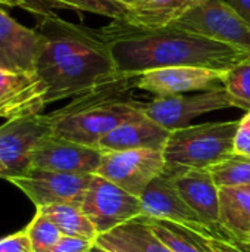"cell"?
<instances>
[{"label":"cell","mask_w":250,"mask_h":252,"mask_svg":"<svg viewBox=\"0 0 250 252\" xmlns=\"http://www.w3.org/2000/svg\"><path fill=\"white\" fill-rule=\"evenodd\" d=\"M221 224L239 241L250 242V190L220 188Z\"/></svg>","instance_id":"cell-20"},{"label":"cell","mask_w":250,"mask_h":252,"mask_svg":"<svg viewBox=\"0 0 250 252\" xmlns=\"http://www.w3.org/2000/svg\"><path fill=\"white\" fill-rule=\"evenodd\" d=\"M0 252H32L27 230L22 229L0 239Z\"/></svg>","instance_id":"cell-28"},{"label":"cell","mask_w":250,"mask_h":252,"mask_svg":"<svg viewBox=\"0 0 250 252\" xmlns=\"http://www.w3.org/2000/svg\"><path fill=\"white\" fill-rule=\"evenodd\" d=\"M25 230L29 238L32 252H50L63 236L57 226L40 211H35V216Z\"/></svg>","instance_id":"cell-26"},{"label":"cell","mask_w":250,"mask_h":252,"mask_svg":"<svg viewBox=\"0 0 250 252\" xmlns=\"http://www.w3.org/2000/svg\"><path fill=\"white\" fill-rule=\"evenodd\" d=\"M227 108H236L225 87H218L194 94L153 97L144 105V115L164 128L172 131L187 127L194 118Z\"/></svg>","instance_id":"cell-10"},{"label":"cell","mask_w":250,"mask_h":252,"mask_svg":"<svg viewBox=\"0 0 250 252\" xmlns=\"http://www.w3.org/2000/svg\"><path fill=\"white\" fill-rule=\"evenodd\" d=\"M44 46L37 28H28L0 7V68L35 71Z\"/></svg>","instance_id":"cell-15"},{"label":"cell","mask_w":250,"mask_h":252,"mask_svg":"<svg viewBox=\"0 0 250 252\" xmlns=\"http://www.w3.org/2000/svg\"><path fill=\"white\" fill-rule=\"evenodd\" d=\"M233 152L237 155L250 157V111L246 112V115L242 120H239V127L234 136Z\"/></svg>","instance_id":"cell-27"},{"label":"cell","mask_w":250,"mask_h":252,"mask_svg":"<svg viewBox=\"0 0 250 252\" xmlns=\"http://www.w3.org/2000/svg\"><path fill=\"white\" fill-rule=\"evenodd\" d=\"M88 252H109V251H106V250H103V248H100V247H97L96 244H94V247L90 250Z\"/></svg>","instance_id":"cell-33"},{"label":"cell","mask_w":250,"mask_h":252,"mask_svg":"<svg viewBox=\"0 0 250 252\" xmlns=\"http://www.w3.org/2000/svg\"><path fill=\"white\" fill-rule=\"evenodd\" d=\"M169 27L225 43L250 53V25L227 0H205Z\"/></svg>","instance_id":"cell-5"},{"label":"cell","mask_w":250,"mask_h":252,"mask_svg":"<svg viewBox=\"0 0 250 252\" xmlns=\"http://www.w3.org/2000/svg\"><path fill=\"white\" fill-rule=\"evenodd\" d=\"M239 121L203 123L172 130L162 152L168 165L209 168L233 152Z\"/></svg>","instance_id":"cell-4"},{"label":"cell","mask_w":250,"mask_h":252,"mask_svg":"<svg viewBox=\"0 0 250 252\" xmlns=\"http://www.w3.org/2000/svg\"><path fill=\"white\" fill-rule=\"evenodd\" d=\"M165 171L171 176L180 196L202 221L222 235H231L221 224L220 188L215 185L209 168H184L167 164Z\"/></svg>","instance_id":"cell-12"},{"label":"cell","mask_w":250,"mask_h":252,"mask_svg":"<svg viewBox=\"0 0 250 252\" xmlns=\"http://www.w3.org/2000/svg\"><path fill=\"white\" fill-rule=\"evenodd\" d=\"M50 136L47 114L13 118L0 126V164L6 170V177L27 171L34 152Z\"/></svg>","instance_id":"cell-9"},{"label":"cell","mask_w":250,"mask_h":252,"mask_svg":"<svg viewBox=\"0 0 250 252\" xmlns=\"http://www.w3.org/2000/svg\"><path fill=\"white\" fill-rule=\"evenodd\" d=\"M205 0H134L122 21L139 28H165Z\"/></svg>","instance_id":"cell-19"},{"label":"cell","mask_w":250,"mask_h":252,"mask_svg":"<svg viewBox=\"0 0 250 252\" xmlns=\"http://www.w3.org/2000/svg\"><path fill=\"white\" fill-rule=\"evenodd\" d=\"M118 1H121L122 4H125V6H128V7H130V6L133 4V1H134V0H118Z\"/></svg>","instance_id":"cell-35"},{"label":"cell","mask_w":250,"mask_h":252,"mask_svg":"<svg viewBox=\"0 0 250 252\" xmlns=\"http://www.w3.org/2000/svg\"><path fill=\"white\" fill-rule=\"evenodd\" d=\"M144 217L155 220H165L180 226L187 227L189 230L215 239H231V235H222L208 226L200 217L186 204L175 189L171 176L164 170V173L156 177L141 193L140 196Z\"/></svg>","instance_id":"cell-11"},{"label":"cell","mask_w":250,"mask_h":252,"mask_svg":"<svg viewBox=\"0 0 250 252\" xmlns=\"http://www.w3.org/2000/svg\"><path fill=\"white\" fill-rule=\"evenodd\" d=\"M0 6H9V7H22L28 12L35 13L37 16L49 12V6L43 0H0Z\"/></svg>","instance_id":"cell-31"},{"label":"cell","mask_w":250,"mask_h":252,"mask_svg":"<svg viewBox=\"0 0 250 252\" xmlns=\"http://www.w3.org/2000/svg\"><path fill=\"white\" fill-rule=\"evenodd\" d=\"M94 244L109 252H174L153 233L144 217L99 235Z\"/></svg>","instance_id":"cell-18"},{"label":"cell","mask_w":250,"mask_h":252,"mask_svg":"<svg viewBox=\"0 0 250 252\" xmlns=\"http://www.w3.org/2000/svg\"><path fill=\"white\" fill-rule=\"evenodd\" d=\"M102 161L97 148L50 136L34 152L31 167L59 173L96 174Z\"/></svg>","instance_id":"cell-16"},{"label":"cell","mask_w":250,"mask_h":252,"mask_svg":"<svg viewBox=\"0 0 250 252\" xmlns=\"http://www.w3.org/2000/svg\"><path fill=\"white\" fill-rule=\"evenodd\" d=\"M171 131L152 121L146 115L127 121L106 134L97 149L102 154L131 151V149H159L162 151Z\"/></svg>","instance_id":"cell-17"},{"label":"cell","mask_w":250,"mask_h":252,"mask_svg":"<svg viewBox=\"0 0 250 252\" xmlns=\"http://www.w3.org/2000/svg\"><path fill=\"white\" fill-rule=\"evenodd\" d=\"M93 247H94V241L63 235L50 252H88Z\"/></svg>","instance_id":"cell-30"},{"label":"cell","mask_w":250,"mask_h":252,"mask_svg":"<svg viewBox=\"0 0 250 252\" xmlns=\"http://www.w3.org/2000/svg\"><path fill=\"white\" fill-rule=\"evenodd\" d=\"M80 207L99 235L111 232L112 229L134 219L144 217L139 196L128 193L97 174L93 176Z\"/></svg>","instance_id":"cell-7"},{"label":"cell","mask_w":250,"mask_h":252,"mask_svg":"<svg viewBox=\"0 0 250 252\" xmlns=\"http://www.w3.org/2000/svg\"><path fill=\"white\" fill-rule=\"evenodd\" d=\"M44 37L35 72L46 84L47 105L77 97L119 75L100 28L69 22L53 12L38 16Z\"/></svg>","instance_id":"cell-1"},{"label":"cell","mask_w":250,"mask_h":252,"mask_svg":"<svg viewBox=\"0 0 250 252\" xmlns=\"http://www.w3.org/2000/svg\"><path fill=\"white\" fill-rule=\"evenodd\" d=\"M46 84L35 71L0 68V118L13 120L41 114L47 106Z\"/></svg>","instance_id":"cell-14"},{"label":"cell","mask_w":250,"mask_h":252,"mask_svg":"<svg viewBox=\"0 0 250 252\" xmlns=\"http://www.w3.org/2000/svg\"><path fill=\"white\" fill-rule=\"evenodd\" d=\"M94 174H72L29 167L27 171L4 180L18 188L35 208L53 204L81 205Z\"/></svg>","instance_id":"cell-6"},{"label":"cell","mask_w":250,"mask_h":252,"mask_svg":"<svg viewBox=\"0 0 250 252\" xmlns=\"http://www.w3.org/2000/svg\"><path fill=\"white\" fill-rule=\"evenodd\" d=\"M205 244L211 252H250V242L239 241L236 238L231 239H215L205 238Z\"/></svg>","instance_id":"cell-29"},{"label":"cell","mask_w":250,"mask_h":252,"mask_svg":"<svg viewBox=\"0 0 250 252\" xmlns=\"http://www.w3.org/2000/svg\"><path fill=\"white\" fill-rule=\"evenodd\" d=\"M248 189H249V190H250V186H248Z\"/></svg>","instance_id":"cell-36"},{"label":"cell","mask_w":250,"mask_h":252,"mask_svg":"<svg viewBox=\"0 0 250 252\" xmlns=\"http://www.w3.org/2000/svg\"><path fill=\"white\" fill-rule=\"evenodd\" d=\"M137 77L119 74L47 114L52 136L96 148L121 124L143 117L146 102L134 96V90H139Z\"/></svg>","instance_id":"cell-3"},{"label":"cell","mask_w":250,"mask_h":252,"mask_svg":"<svg viewBox=\"0 0 250 252\" xmlns=\"http://www.w3.org/2000/svg\"><path fill=\"white\" fill-rule=\"evenodd\" d=\"M218 188H248L250 186V157L231 154L218 164L209 167Z\"/></svg>","instance_id":"cell-23"},{"label":"cell","mask_w":250,"mask_h":252,"mask_svg":"<svg viewBox=\"0 0 250 252\" xmlns=\"http://www.w3.org/2000/svg\"><path fill=\"white\" fill-rule=\"evenodd\" d=\"M153 233L174 252H211L205 244L203 236L189 230L184 226L144 217Z\"/></svg>","instance_id":"cell-22"},{"label":"cell","mask_w":250,"mask_h":252,"mask_svg":"<svg viewBox=\"0 0 250 252\" xmlns=\"http://www.w3.org/2000/svg\"><path fill=\"white\" fill-rule=\"evenodd\" d=\"M224 87L236 108L250 111V58L225 71Z\"/></svg>","instance_id":"cell-24"},{"label":"cell","mask_w":250,"mask_h":252,"mask_svg":"<svg viewBox=\"0 0 250 252\" xmlns=\"http://www.w3.org/2000/svg\"><path fill=\"white\" fill-rule=\"evenodd\" d=\"M119 74L140 75L169 66H205L228 71L249 52L175 27L139 28L115 19L100 28Z\"/></svg>","instance_id":"cell-2"},{"label":"cell","mask_w":250,"mask_h":252,"mask_svg":"<svg viewBox=\"0 0 250 252\" xmlns=\"http://www.w3.org/2000/svg\"><path fill=\"white\" fill-rule=\"evenodd\" d=\"M49 7H68L80 12L94 13L100 16L122 19L128 10V6L118 0H43Z\"/></svg>","instance_id":"cell-25"},{"label":"cell","mask_w":250,"mask_h":252,"mask_svg":"<svg viewBox=\"0 0 250 252\" xmlns=\"http://www.w3.org/2000/svg\"><path fill=\"white\" fill-rule=\"evenodd\" d=\"M165 167L162 151L131 149L102 154L96 174L140 198L146 188L164 173Z\"/></svg>","instance_id":"cell-8"},{"label":"cell","mask_w":250,"mask_h":252,"mask_svg":"<svg viewBox=\"0 0 250 252\" xmlns=\"http://www.w3.org/2000/svg\"><path fill=\"white\" fill-rule=\"evenodd\" d=\"M37 211L52 220L65 236H77L94 242L99 236L93 223L77 204H53L37 208Z\"/></svg>","instance_id":"cell-21"},{"label":"cell","mask_w":250,"mask_h":252,"mask_svg":"<svg viewBox=\"0 0 250 252\" xmlns=\"http://www.w3.org/2000/svg\"><path fill=\"white\" fill-rule=\"evenodd\" d=\"M227 1L250 25V0H227Z\"/></svg>","instance_id":"cell-32"},{"label":"cell","mask_w":250,"mask_h":252,"mask_svg":"<svg viewBox=\"0 0 250 252\" xmlns=\"http://www.w3.org/2000/svg\"><path fill=\"white\" fill-rule=\"evenodd\" d=\"M6 177V170H4V167L0 164V179H4Z\"/></svg>","instance_id":"cell-34"},{"label":"cell","mask_w":250,"mask_h":252,"mask_svg":"<svg viewBox=\"0 0 250 252\" xmlns=\"http://www.w3.org/2000/svg\"><path fill=\"white\" fill-rule=\"evenodd\" d=\"M225 71L205 66H169L143 72L137 77V89L155 97L206 92L224 86Z\"/></svg>","instance_id":"cell-13"}]
</instances>
